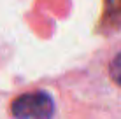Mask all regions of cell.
Instances as JSON below:
<instances>
[{
	"instance_id": "6da1fadb",
	"label": "cell",
	"mask_w": 121,
	"mask_h": 119,
	"mask_svg": "<svg viewBox=\"0 0 121 119\" xmlns=\"http://www.w3.org/2000/svg\"><path fill=\"white\" fill-rule=\"evenodd\" d=\"M11 116L14 119H53L55 102L46 91H28L11 102Z\"/></svg>"
},
{
	"instance_id": "7a4b0ae2",
	"label": "cell",
	"mask_w": 121,
	"mask_h": 119,
	"mask_svg": "<svg viewBox=\"0 0 121 119\" xmlns=\"http://www.w3.org/2000/svg\"><path fill=\"white\" fill-rule=\"evenodd\" d=\"M109 75H111V79L114 81V84H118L121 88V53H118V54L112 58L111 65H109Z\"/></svg>"
}]
</instances>
